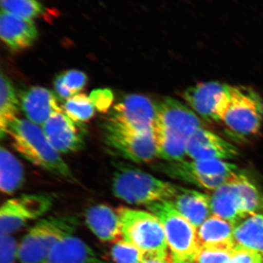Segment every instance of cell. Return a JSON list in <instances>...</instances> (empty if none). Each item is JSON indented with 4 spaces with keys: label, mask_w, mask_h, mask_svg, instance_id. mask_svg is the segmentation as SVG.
Here are the masks:
<instances>
[{
    "label": "cell",
    "mask_w": 263,
    "mask_h": 263,
    "mask_svg": "<svg viewBox=\"0 0 263 263\" xmlns=\"http://www.w3.org/2000/svg\"><path fill=\"white\" fill-rule=\"evenodd\" d=\"M216 122L238 139L255 136L263 122V99L253 89L231 86L216 112Z\"/></svg>",
    "instance_id": "1"
},
{
    "label": "cell",
    "mask_w": 263,
    "mask_h": 263,
    "mask_svg": "<svg viewBox=\"0 0 263 263\" xmlns=\"http://www.w3.org/2000/svg\"><path fill=\"white\" fill-rule=\"evenodd\" d=\"M15 150L31 163L68 181H76L60 152L41 129L28 119H16L8 128Z\"/></svg>",
    "instance_id": "2"
},
{
    "label": "cell",
    "mask_w": 263,
    "mask_h": 263,
    "mask_svg": "<svg viewBox=\"0 0 263 263\" xmlns=\"http://www.w3.org/2000/svg\"><path fill=\"white\" fill-rule=\"evenodd\" d=\"M180 186L157 179L130 164L117 163L112 190L118 198L133 205L171 201Z\"/></svg>",
    "instance_id": "3"
},
{
    "label": "cell",
    "mask_w": 263,
    "mask_h": 263,
    "mask_svg": "<svg viewBox=\"0 0 263 263\" xmlns=\"http://www.w3.org/2000/svg\"><path fill=\"white\" fill-rule=\"evenodd\" d=\"M210 197L213 214L233 227L249 216L263 214L262 194L247 176L238 172L214 190Z\"/></svg>",
    "instance_id": "4"
},
{
    "label": "cell",
    "mask_w": 263,
    "mask_h": 263,
    "mask_svg": "<svg viewBox=\"0 0 263 263\" xmlns=\"http://www.w3.org/2000/svg\"><path fill=\"white\" fill-rule=\"evenodd\" d=\"M79 224V219L69 214L40 219L24 235L19 245V261L21 263H41L57 243L73 235Z\"/></svg>",
    "instance_id": "5"
},
{
    "label": "cell",
    "mask_w": 263,
    "mask_h": 263,
    "mask_svg": "<svg viewBox=\"0 0 263 263\" xmlns=\"http://www.w3.org/2000/svg\"><path fill=\"white\" fill-rule=\"evenodd\" d=\"M122 221V239L146 256H165L168 245L160 219L152 212L130 208L117 209Z\"/></svg>",
    "instance_id": "6"
},
{
    "label": "cell",
    "mask_w": 263,
    "mask_h": 263,
    "mask_svg": "<svg viewBox=\"0 0 263 263\" xmlns=\"http://www.w3.org/2000/svg\"><path fill=\"white\" fill-rule=\"evenodd\" d=\"M162 223L174 263L194 262L198 250L197 228L177 210L171 201L147 205Z\"/></svg>",
    "instance_id": "7"
},
{
    "label": "cell",
    "mask_w": 263,
    "mask_h": 263,
    "mask_svg": "<svg viewBox=\"0 0 263 263\" xmlns=\"http://www.w3.org/2000/svg\"><path fill=\"white\" fill-rule=\"evenodd\" d=\"M104 143L110 153L136 163L157 158L155 133L138 132L106 120L103 127Z\"/></svg>",
    "instance_id": "8"
},
{
    "label": "cell",
    "mask_w": 263,
    "mask_h": 263,
    "mask_svg": "<svg viewBox=\"0 0 263 263\" xmlns=\"http://www.w3.org/2000/svg\"><path fill=\"white\" fill-rule=\"evenodd\" d=\"M157 169L174 179L182 180L207 190H216L235 173L238 167L228 161L184 160L160 163Z\"/></svg>",
    "instance_id": "9"
},
{
    "label": "cell",
    "mask_w": 263,
    "mask_h": 263,
    "mask_svg": "<svg viewBox=\"0 0 263 263\" xmlns=\"http://www.w3.org/2000/svg\"><path fill=\"white\" fill-rule=\"evenodd\" d=\"M46 193L26 194L5 201L0 209L1 235H11L30 221L44 216L53 205Z\"/></svg>",
    "instance_id": "10"
},
{
    "label": "cell",
    "mask_w": 263,
    "mask_h": 263,
    "mask_svg": "<svg viewBox=\"0 0 263 263\" xmlns=\"http://www.w3.org/2000/svg\"><path fill=\"white\" fill-rule=\"evenodd\" d=\"M202 119L186 104L171 97L157 103V118L154 129L187 141L199 128Z\"/></svg>",
    "instance_id": "11"
},
{
    "label": "cell",
    "mask_w": 263,
    "mask_h": 263,
    "mask_svg": "<svg viewBox=\"0 0 263 263\" xmlns=\"http://www.w3.org/2000/svg\"><path fill=\"white\" fill-rule=\"evenodd\" d=\"M157 103L141 95H129L110 110L107 120L138 132L153 130Z\"/></svg>",
    "instance_id": "12"
},
{
    "label": "cell",
    "mask_w": 263,
    "mask_h": 263,
    "mask_svg": "<svg viewBox=\"0 0 263 263\" xmlns=\"http://www.w3.org/2000/svg\"><path fill=\"white\" fill-rule=\"evenodd\" d=\"M43 131L60 153H72L84 148L85 129L83 124L71 120L63 110L53 114L43 124Z\"/></svg>",
    "instance_id": "13"
},
{
    "label": "cell",
    "mask_w": 263,
    "mask_h": 263,
    "mask_svg": "<svg viewBox=\"0 0 263 263\" xmlns=\"http://www.w3.org/2000/svg\"><path fill=\"white\" fill-rule=\"evenodd\" d=\"M186 157L190 160H233L239 151L222 137L205 129L199 128L188 138Z\"/></svg>",
    "instance_id": "14"
},
{
    "label": "cell",
    "mask_w": 263,
    "mask_h": 263,
    "mask_svg": "<svg viewBox=\"0 0 263 263\" xmlns=\"http://www.w3.org/2000/svg\"><path fill=\"white\" fill-rule=\"evenodd\" d=\"M230 86L218 81L199 83L185 90L182 98L202 120L216 122V112Z\"/></svg>",
    "instance_id": "15"
},
{
    "label": "cell",
    "mask_w": 263,
    "mask_h": 263,
    "mask_svg": "<svg viewBox=\"0 0 263 263\" xmlns=\"http://www.w3.org/2000/svg\"><path fill=\"white\" fill-rule=\"evenodd\" d=\"M20 107L29 121L36 125H43L57 112L63 109L59 106L58 99L51 90L41 86H32L20 93Z\"/></svg>",
    "instance_id": "16"
},
{
    "label": "cell",
    "mask_w": 263,
    "mask_h": 263,
    "mask_svg": "<svg viewBox=\"0 0 263 263\" xmlns=\"http://www.w3.org/2000/svg\"><path fill=\"white\" fill-rule=\"evenodd\" d=\"M0 37L10 51H22L37 41L38 31L32 20L18 18L1 11Z\"/></svg>",
    "instance_id": "17"
},
{
    "label": "cell",
    "mask_w": 263,
    "mask_h": 263,
    "mask_svg": "<svg viewBox=\"0 0 263 263\" xmlns=\"http://www.w3.org/2000/svg\"><path fill=\"white\" fill-rule=\"evenodd\" d=\"M86 223L95 236L103 242H115L122 238V221L117 210L103 204L89 208Z\"/></svg>",
    "instance_id": "18"
},
{
    "label": "cell",
    "mask_w": 263,
    "mask_h": 263,
    "mask_svg": "<svg viewBox=\"0 0 263 263\" xmlns=\"http://www.w3.org/2000/svg\"><path fill=\"white\" fill-rule=\"evenodd\" d=\"M171 202L176 210L195 228H198L212 216L210 196L195 190L180 186L179 193Z\"/></svg>",
    "instance_id": "19"
},
{
    "label": "cell",
    "mask_w": 263,
    "mask_h": 263,
    "mask_svg": "<svg viewBox=\"0 0 263 263\" xmlns=\"http://www.w3.org/2000/svg\"><path fill=\"white\" fill-rule=\"evenodd\" d=\"M41 263H106L84 240L72 235L54 246Z\"/></svg>",
    "instance_id": "20"
},
{
    "label": "cell",
    "mask_w": 263,
    "mask_h": 263,
    "mask_svg": "<svg viewBox=\"0 0 263 263\" xmlns=\"http://www.w3.org/2000/svg\"><path fill=\"white\" fill-rule=\"evenodd\" d=\"M233 232V224L214 214L197 228L198 247L234 249Z\"/></svg>",
    "instance_id": "21"
},
{
    "label": "cell",
    "mask_w": 263,
    "mask_h": 263,
    "mask_svg": "<svg viewBox=\"0 0 263 263\" xmlns=\"http://www.w3.org/2000/svg\"><path fill=\"white\" fill-rule=\"evenodd\" d=\"M235 247L263 255V214L249 216L234 227Z\"/></svg>",
    "instance_id": "22"
},
{
    "label": "cell",
    "mask_w": 263,
    "mask_h": 263,
    "mask_svg": "<svg viewBox=\"0 0 263 263\" xmlns=\"http://www.w3.org/2000/svg\"><path fill=\"white\" fill-rule=\"evenodd\" d=\"M25 181L23 166L10 152L0 148V189L6 195L18 191Z\"/></svg>",
    "instance_id": "23"
},
{
    "label": "cell",
    "mask_w": 263,
    "mask_h": 263,
    "mask_svg": "<svg viewBox=\"0 0 263 263\" xmlns=\"http://www.w3.org/2000/svg\"><path fill=\"white\" fill-rule=\"evenodd\" d=\"M20 102L14 86L3 72L0 76V137L2 139L8 134V128L18 119Z\"/></svg>",
    "instance_id": "24"
},
{
    "label": "cell",
    "mask_w": 263,
    "mask_h": 263,
    "mask_svg": "<svg viewBox=\"0 0 263 263\" xmlns=\"http://www.w3.org/2000/svg\"><path fill=\"white\" fill-rule=\"evenodd\" d=\"M62 109L71 120L79 124L89 121L95 113L94 105L89 97L82 93L67 99Z\"/></svg>",
    "instance_id": "25"
},
{
    "label": "cell",
    "mask_w": 263,
    "mask_h": 263,
    "mask_svg": "<svg viewBox=\"0 0 263 263\" xmlns=\"http://www.w3.org/2000/svg\"><path fill=\"white\" fill-rule=\"evenodd\" d=\"M0 2L2 11L27 20L41 16L46 11L38 0H0Z\"/></svg>",
    "instance_id": "26"
},
{
    "label": "cell",
    "mask_w": 263,
    "mask_h": 263,
    "mask_svg": "<svg viewBox=\"0 0 263 263\" xmlns=\"http://www.w3.org/2000/svg\"><path fill=\"white\" fill-rule=\"evenodd\" d=\"M110 254L116 263H142L146 257L139 249L124 239L114 243Z\"/></svg>",
    "instance_id": "27"
},
{
    "label": "cell",
    "mask_w": 263,
    "mask_h": 263,
    "mask_svg": "<svg viewBox=\"0 0 263 263\" xmlns=\"http://www.w3.org/2000/svg\"><path fill=\"white\" fill-rule=\"evenodd\" d=\"M234 249L224 247H199L195 263H230Z\"/></svg>",
    "instance_id": "28"
},
{
    "label": "cell",
    "mask_w": 263,
    "mask_h": 263,
    "mask_svg": "<svg viewBox=\"0 0 263 263\" xmlns=\"http://www.w3.org/2000/svg\"><path fill=\"white\" fill-rule=\"evenodd\" d=\"M1 262L15 263L18 259L19 245L11 235H1Z\"/></svg>",
    "instance_id": "29"
},
{
    "label": "cell",
    "mask_w": 263,
    "mask_h": 263,
    "mask_svg": "<svg viewBox=\"0 0 263 263\" xmlns=\"http://www.w3.org/2000/svg\"><path fill=\"white\" fill-rule=\"evenodd\" d=\"M90 100L92 102L95 109L100 113H106L113 104L114 97L111 90L97 89L90 94Z\"/></svg>",
    "instance_id": "30"
},
{
    "label": "cell",
    "mask_w": 263,
    "mask_h": 263,
    "mask_svg": "<svg viewBox=\"0 0 263 263\" xmlns=\"http://www.w3.org/2000/svg\"><path fill=\"white\" fill-rule=\"evenodd\" d=\"M64 81L66 86L75 95L81 91L87 84V76L82 71L70 70L63 72Z\"/></svg>",
    "instance_id": "31"
},
{
    "label": "cell",
    "mask_w": 263,
    "mask_h": 263,
    "mask_svg": "<svg viewBox=\"0 0 263 263\" xmlns=\"http://www.w3.org/2000/svg\"><path fill=\"white\" fill-rule=\"evenodd\" d=\"M230 263H263L262 255L243 248L235 247Z\"/></svg>",
    "instance_id": "32"
},
{
    "label": "cell",
    "mask_w": 263,
    "mask_h": 263,
    "mask_svg": "<svg viewBox=\"0 0 263 263\" xmlns=\"http://www.w3.org/2000/svg\"><path fill=\"white\" fill-rule=\"evenodd\" d=\"M53 86L56 91L57 97L62 100H67V99L73 96L72 91L67 88L64 81L63 73L59 74L53 81Z\"/></svg>",
    "instance_id": "33"
},
{
    "label": "cell",
    "mask_w": 263,
    "mask_h": 263,
    "mask_svg": "<svg viewBox=\"0 0 263 263\" xmlns=\"http://www.w3.org/2000/svg\"><path fill=\"white\" fill-rule=\"evenodd\" d=\"M142 263H174L171 254L165 256H146Z\"/></svg>",
    "instance_id": "34"
},
{
    "label": "cell",
    "mask_w": 263,
    "mask_h": 263,
    "mask_svg": "<svg viewBox=\"0 0 263 263\" xmlns=\"http://www.w3.org/2000/svg\"><path fill=\"white\" fill-rule=\"evenodd\" d=\"M186 263H195V262H186Z\"/></svg>",
    "instance_id": "35"
}]
</instances>
